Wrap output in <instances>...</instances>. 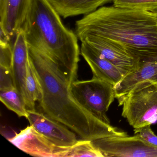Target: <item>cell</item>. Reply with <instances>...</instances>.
Instances as JSON below:
<instances>
[{
  "instance_id": "obj_2",
  "label": "cell",
  "mask_w": 157,
  "mask_h": 157,
  "mask_svg": "<svg viewBox=\"0 0 157 157\" xmlns=\"http://www.w3.org/2000/svg\"><path fill=\"white\" fill-rule=\"evenodd\" d=\"M80 41L89 35L116 41L139 57L157 54V24L147 11L102 6L75 23Z\"/></svg>"
},
{
  "instance_id": "obj_11",
  "label": "cell",
  "mask_w": 157,
  "mask_h": 157,
  "mask_svg": "<svg viewBox=\"0 0 157 157\" xmlns=\"http://www.w3.org/2000/svg\"><path fill=\"white\" fill-rule=\"evenodd\" d=\"M33 0H0V28L11 38L21 29Z\"/></svg>"
},
{
  "instance_id": "obj_1",
  "label": "cell",
  "mask_w": 157,
  "mask_h": 157,
  "mask_svg": "<svg viewBox=\"0 0 157 157\" xmlns=\"http://www.w3.org/2000/svg\"><path fill=\"white\" fill-rule=\"evenodd\" d=\"M30 59L37 71L43 90L39 105L46 115L68 128L80 140H92L127 133L107 124L82 107L74 98L70 84L56 63L42 52L29 46Z\"/></svg>"
},
{
  "instance_id": "obj_3",
  "label": "cell",
  "mask_w": 157,
  "mask_h": 157,
  "mask_svg": "<svg viewBox=\"0 0 157 157\" xmlns=\"http://www.w3.org/2000/svg\"><path fill=\"white\" fill-rule=\"evenodd\" d=\"M22 28L28 46L56 63L70 85L78 80L81 52L78 38L64 25L48 0H33Z\"/></svg>"
},
{
  "instance_id": "obj_16",
  "label": "cell",
  "mask_w": 157,
  "mask_h": 157,
  "mask_svg": "<svg viewBox=\"0 0 157 157\" xmlns=\"http://www.w3.org/2000/svg\"><path fill=\"white\" fill-rule=\"evenodd\" d=\"M0 100L8 109L13 111L18 116L27 117L26 105L16 88L0 91Z\"/></svg>"
},
{
  "instance_id": "obj_19",
  "label": "cell",
  "mask_w": 157,
  "mask_h": 157,
  "mask_svg": "<svg viewBox=\"0 0 157 157\" xmlns=\"http://www.w3.org/2000/svg\"><path fill=\"white\" fill-rule=\"evenodd\" d=\"M0 91L15 88L12 69L0 66Z\"/></svg>"
},
{
  "instance_id": "obj_6",
  "label": "cell",
  "mask_w": 157,
  "mask_h": 157,
  "mask_svg": "<svg viewBox=\"0 0 157 157\" xmlns=\"http://www.w3.org/2000/svg\"><path fill=\"white\" fill-rule=\"evenodd\" d=\"M104 157H157V147L136 134L133 136H112L92 141Z\"/></svg>"
},
{
  "instance_id": "obj_17",
  "label": "cell",
  "mask_w": 157,
  "mask_h": 157,
  "mask_svg": "<svg viewBox=\"0 0 157 157\" xmlns=\"http://www.w3.org/2000/svg\"><path fill=\"white\" fill-rule=\"evenodd\" d=\"M104 157L101 151L93 145L92 141L79 140L76 144L68 147L65 157Z\"/></svg>"
},
{
  "instance_id": "obj_9",
  "label": "cell",
  "mask_w": 157,
  "mask_h": 157,
  "mask_svg": "<svg viewBox=\"0 0 157 157\" xmlns=\"http://www.w3.org/2000/svg\"><path fill=\"white\" fill-rule=\"evenodd\" d=\"M30 125L59 147H70L76 144L78 136L65 125L36 110H27Z\"/></svg>"
},
{
  "instance_id": "obj_5",
  "label": "cell",
  "mask_w": 157,
  "mask_h": 157,
  "mask_svg": "<svg viewBox=\"0 0 157 157\" xmlns=\"http://www.w3.org/2000/svg\"><path fill=\"white\" fill-rule=\"evenodd\" d=\"M70 90L82 107L101 121L110 124L106 112L116 98L113 85L93 77L87 80L75 81Z\"/></svg>"
},
{
  "instance_id": "obj_20",
  "label": "cell",
  "mask_w": 157,
  "mask_h": 157,
  "mask_svg": "<svg viewBox=\"0 0 157 157\" xmlns=\"http://www.w3.org/2000/svg\"><path fill=\"white\" fill-rule=\"evenodd\" d=\"M13 45H0V66L12 69Z\"/></svg>"
},
{
  "instance_id": "obj_15",
  "label": "cell",
  "mask_w": 157,
  "mask_h": 157,
  "mask_svg": "<svg viewBox=\"0 0 157 157\" xmlns=\"http://www.w3.org/2000/svg\"><path fill=\"white\" fill-rule=\"evenodd\" d=\"M25 87L29 101L28 110H35L36 102L41 101L43 90L39 75L29 57L25 78Z\"/></svg>"
},
{
  "instance_id": "obj_13",
  "label": "cell",
  "mask_w": 157,
  "mask_h": 157,
  "mask_svg": "<svg viewBox=\"0 0 157 157\" xmlns=\"http://www.w3.org/2000/svg\"><path fill=\"white\" fill-rule=\"evenodd\" d=\"M15 36L13 45V72L15 88L22 96L28 110L29 104L25 87V78L29 60V47L25 33L22 28Z\"/></svg>"
},
{
  "instance_id": "obj_4",
  "label": "cell",
  "mask_w": 157,
  "mask_h": 157,
  "mask_svg": "<svg viewBox=\"0 0 157 157\" xmlns=\"http://www.w3.org/2000/svg\"><path fill=\"white\" fill-rule=\"evenodd\" d=\"M122 117L134 128L157 122V82L147 81L137 84L124 97Z\"/></svg>"
},
{
  "instance_id": "obj_22",
  "label": "cell",
  "mask_w": 157,
  "mask_h": 157,
  "mask_svg": "<svg viewBox=\"0 0 157 157\" xmlns=\"http://www.w3.org/2000/svg\"><path fill=\"white\" fill-rule=\"evenodd\" d=\"M11 38L3 29L0 28V45L12 44Z\"/></svg>"
},
{
  "instance_id": "obj_8",
  "label": "cell",
  "mask_w": 157,
  "mask_h": 157,
  "mask_svg": "<svg viewBox=\"0 0 157 157\" xmlns=\"http://www.w3.org/2000/svg\"><path fill=\"white\" fill-rule=\"evenodd\" d=\"M9 140L21 150L35 157H63L67 147L55 145L31 125Z\"/></svg>"
},
{
  "instance_id": "obj_7",
  "label": "cell",
  "mask_w": 157,
  "mask_h": 157,
  "mask_svg": "<svg viewBox=\"0 0 157 157\" xmlns=\"http://www.w3.org/2000/svg\"><path fill=\"white\" fill-rule=\"evenodd\" d=\"M81 41L88 43L119 68L124 76L136 70L138 66L139 57L116 41L93 35L87 36Z\"/></svg>"
},
{
  "instance_id": "obj_18",
  "label": "cell",
  "mask_w": 157,
  "mask_h": 157,
  "mask_svg": "<svg viewBox=\"0 0 157 157\" xmlns=\"http://www.w3.org/2000/svg\"><path fill=\"white\" fill-rule=\"evenodd\" d=\"M116 7L147 10L157 6V0H113Z\"/></svg>"
},
{
  "instance_id": "obj_10",
  "label": "cell",
  "mask_w": 157,
  "mask_h": 157,
  "mask_svg": "<svg viewBox=\"0 0 157 157\" xmlns=\"http://www.w3.org/2000/svg\"><path fill=\"white\" fill-rule=\"evenodd\" d=\"M147 81L157 82V54L140 57L136 70L128 73L114 86L115 98L119 106L127 94L137 84Z\"/></svg>"
},
{
  "instance_id": "obj_12",
  "label": "cell",
  "mask_w": 157,
  "mask_h": 157,
  "mask_svg": "<svg viewBox=\"0 0 157 157\" xmlns=\"http://www.w3.org/2000/svg\"><path fill=\"white\" fill-rule=\"evenodd\" d=\"M82 56L90 66L93 77L105 81L115 86L124 77L120 69L85 41L81 42Z\"/></svg>"
},
{
  "instance_id": "obj_14",
  "label": "cell",
  "mask_w": 157,
  "mask_h": 157,
  "mask_svg": "<svg viewBox=\"0 0 157 157\" xmlns=\"http://www.w3.org/2000/svg\"><path fill=\"white\" fill-rule=\"evenodd\" d=\"M61 17L64 19L86 15L113 0H48Z\"/></svg>"
},
{
  "instance_id": "obj_23",
  "label": "cell",
  "mask_w": 157,
  "mask_h": 157,
  "mask_svg": "<svg viewBox=\"0 0 157 157\" xmlns=\"http://www.w3.org/2000/svg\"><path fill=\"white\" fill-rule=\"evenodd\" d=\"M147 10L153 16L157 24V6L151 8V9Z\"/></svg>"
},
{
  "instance_id": "obj_21",
  "label": "cell",
  "mask_w": 157,
  "mask_h": 157,
  "mask_svg": "<svg viewBox=\"0 0 157 157\" xmlns=\"http://www.w3.org/2000/svg\"><path fill=\"white\" fill-rule=\"evenodd\" d=\"M134 133L139 135L147 142L157 147V136L151 128V125L144 126L134 129Z\"/></svg>"
}]
</instances>
